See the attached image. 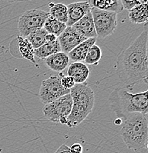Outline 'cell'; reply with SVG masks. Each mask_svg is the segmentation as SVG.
<instances>
[{"mask_svg":"<svg viewBox=\"0 0 148 153\" xmlns=\"http://www.w3.org/2000/svg\"><path fill=\"white\" fill-rule=\"evenodd\" d=\"M128 17L134 24H146L148 22L147 4H138L128 10Z\"/></svg>","mask_w":148,"mask_h":153,"instance_id":"2e32d148","label":"cell"},{"mask_svg":"<svg viewBox=\"0 0 148 153\" xmlns=\"http://www.w3.org/2000/svg\"><path fill=\"white\" fill-rule=\"evenodd\" d=\"M49 16L48 12L39 9L30 10L22 13L18 21V30L20 36L26 38L33 32L43 28Z\"/></svg>","mask_w":148,"mask_h":153,"instance_id":"8992f818","label":"cell"},{"mask_svg":"<svg viewBox=\"0 0 148 153\" xmlns=\"http://www.w3.org/2000/svg\"><path fill=\"white\" fill-rule=\"evenodd\" d=\"M70 152L71 153H83V149L80 143H76L71 145L69 147Z\"/></svg>","mask_w":148,"mask_h":153,"instance_id":"d4e9b609","label":"cell"},{"mask_svg":"<svg viewBox=\"0 0 148 153\" xmlns=\"http://www.w3.org/2000/svg\"><path fill=\"white\" fill-rule=\"evenodd\" d=\"M60 82H61V85H63L64 88L69 89V90L72 88L75 85V82H74L73 78L68 75L62 76L61 79H60Z\"/></svg>","mask_w":148,"mask_h":153,"instance_id":"603a6c76","label":"cell"},{"mask_svg":"<svg viewBox=\"0 0 148 153\" xmlns=\"http://www.w3.org/2000/svg\"><path fill=\"white\" fill-rule=\"evenodd\" d=\"M46 43H54L58 40V38L53 34H50V33H47L46 36Z\"/></svg>","mask_w":148,"mask_h":153,"instance_id":"4316f807","label":"cell"},{"mask_svg":"<svg viewBox=\"0 0 148 153\" xmlns=\"http://www.w3.org/2000/svg\"><path fill=\"white\" fill-rule=\"evenodd\" d=\"M49 16L52 17L60 22L66 24L68 20L67 6L61 3L51 2L49 4Z\"/></svg>","mask_w":148,"mask_h":153,"instance_id":"d6986e66","label":"cell"},{"mask_svg":"<svg viewBox=\"0 0 148 153\" xmlns=\"http://www.w3.org/2000/svg\"><path fill=\"white\" fill-rule=\"evenodd\" d=\"M120 135L128 149L140 151L148 144L147 114H133L123 120Z\"/></svg>","mask_w":148,"mask_h":153,"instance_id":"3957f363","label":"cell"},{"mask_svg":"<svg viewBox=\"0 0 148 153\" xmlns=\"http://www.w3.org/2000/svg\"><path fill=\"white\" fill-rule=\"evenodd\" d=\"M47 32L44 28L36 30L27 36L26 39L30 43L33 49H36L46 44V36Z\"/></svg>","mask_w":148,"mask_h":153,"instance_id":"44dd1931","label":"cell"},{"mask_svg":"<svg viewBox=\"0 0 148 153\" xmlns=\"http://www.w3.org/2000/svg\"><path fill=\"white\" fill-rule=\"evenodd\" d=\"M55 153H71L69 149V146L66 144H62L61 146L55 151Z\"/></svg>","mask_w":148,"mask_h":153,"instance_id":"484cf974","label":"cell"},{"mask_svg":"<svg viewBox=\"0 0 148 153\" xmlns=\"http://www.w3.org/2000/svg\"><path fill=\"white\" fill-rule=\"evenodd\" d=\"M45 63L51 70L56 72H61L66 69V67L69 64V58L67 54L63 52H58L50 55L46 59Z\"/></svg>","mask_w":148,"mask_h":153,"instance_id":"4fadbf2b","label":"cell"},{"mask_svg":"<svg viewBox=\"0 0 148 153\" xmlns=\"http://www.w3.org/2000/svg\"><path fill=\"white\" fill-rule=\"evenodd\" d=\"M147 23L144 24L142 33L117 57V74L128 88L141 82L147 83Z\"/></svg>","mask_w":148,"mask_h":153,"instance_id":"6da1fadb","label":"cell"},{"mask_svg":"<svg viewBox=\"0 0 148 153\" xmlns=\"http://www.w3.org/2000/svg\"><path fill=\"white\" fill-rule=\"evenodd\" d=\"M72 108V99L70 94L44 105L43 114L47 120L55 124H67V118Z\"/></svg>","mask_w":148,"mask_h":153,"instance_id":"5b68a950","label":"cell"},{"mask_svg":"<svg viewBox=\"0 0 148 153\" xmlns=\"http://www.w3.org/2000/svg\"><path fill=\"white\" fill-rule=\"evenodd\" d=\"M97 38H87L86 41L80 43L79 45H77L67 54L69 60H71L74 63V62L84 61L89 49L92 45L95 44Z\"/></svg>","mask_w":148,"mask_h":153,"instance_id":"5bb4252c","label":"cell"},{"mask_svg":"<svg viewBox=\"0 0 148 153\" xmlns=\"http://www.w3.org/2000/svg\"><path fill=\"white\" fill-rule=\"evenodd\" d=\"M123 9L130 10V9L139 4L138 0H120Z\"/></svg>","mask_w":148,"mask_h":153,"instance_id":"cb8c5ba5","label":"cell"},{"mask_svg":"<svg viewBox=\"0 0 148 153\" xmlns=\"http://www.w3.org/2000/svg\"><path fill=\"white\" fill-rule=\"evenodd\" d=\"M4 1H7L9 2H21V1H26L30 0H4Z\"/></svg>","mask_w":148,"mask_h":153,"instance_id":"83f0119b","label":"cell"},{"mask_svg":"<svg viewBox=\"0 0 148 153\" xmlns=\"http://www.w3.org/2000/svg\"><path fill=\"white\" fill-rule=\"evenodd\" d=\"M71 27L86 39L91 38H97L91 11L86 14L82 19H80L78 22L74 24Z\"/></svg>","mask_w":148,"mask_h":153,"instance_id":"8fae6325","label":"cell"},{"mask_svg":"<svg viewBox=\"0 0 148 153\" xmlns=\"http://www.w3.org/2000/svg\"><path fill=\"white\" fill-rule=\"evenodd\" d=\"M102 57V50L99 46L94 44L89 49L86 56L85 57L86 64L97 66Z\"/></svg>","mask_w":148,"mask_h":153,"instance_id":"7402d4cb","label":"cell"},{"mask_svg":"<svg viewBox=\"0 0 148 153\" xmlns=\"http://www.w3.org/2000/svg\"><path fill=\"white\" fill-rule=\"evenodd\" d=\"M67 27L66 24L60 22L52 17L49 16L46 19L43 28L47 32V33L53 34L57 38L59 37L62 33Z\"/></svg>","mask_w":148,"mask_h":153,"instance_id":"ffe728a7","label":"cell"},{"mask_svg":"<svg viewBox=\"0 0 148 153\" xmlns=\"http://www.w3.org/2000/svg\"><path fill=\"white\" fill-rule=\"evenodd\" d=\"M90 70L86 63L82 62H74L69 66L67 70L68 76L73 78L75 84H82L88 79Z\"/></svg>","mask_w":148,"mask_h":153,"instance_id":"7c38bea8","label":"cell"},{"mask_svg":"<svg viewBox=\"0 0 148 153\" xmlns=\"http://www.w3.org/2000/svg\"><path fill=\"white\" fill-rule=\"evenodd\" d=\"M122 120L120 119H116V120L114 121V124H116V125H119V124H122Z\"/></svg>","mask_w":148,"mask_h":153,"instance_id":"f1b7e54d","label":"cell"},{"mask_svg":"<svg viewBox=\"0 0 148 153\" xmlns=\"http://www.w3.org/2000/svg\"><path fill=\"white\" fill-rule=\"evenodd\" d=\"M60 52H61V49H60L59 42L57 40L56 41H55L54 43H51V44L50 43H46L41 47L35 49L34 54L35 56L44 60L50 55Z\"/></svg>","mask_w":148,"mask_h":153,"instance_id":"ac0fdd59","label":"cell"},{"mask_svg":"<svg viewBox=\"0 0 148 153\" xmlns=\"http://www.w3.org/2000/svg\"><path fill=\"white\" fill-rule=\"evenodd\" d=\"M61 76H50L41 82L39 98L44 105L58 100L63 96L70 94V90L63 87L60 82Z\"/></svg>","mask_w":148,"mask_h":153,"instance_id":"ba28073f","label":"cell"},{"mask_svg":"<svg viewBox=\"0 0 148 153\" xmlns=\"http://www.w3.org/2000/svg\"><path fill=\"white\" fill-rule=\"evenodd\" d=\"M97 37L105 38L115 32L117 26V14L114 12L102 10L91 7V9Z\"/></svg>","mask_w":148,"mask_h":153,"instance_id":"52a82bcc","label":"cell"},{"mask_svg":"<svg viewBox=\"0 0 148 153\" xmlns=\"http://www.w3.org/2000/svg\"><path fill=\"white\" fill-rule=\"evenodd\" d=\"M72 99V108L67 118L66 125L75 127L83 122L91 114L94 106V93L88 84H75L70 89Z\"/></svg>","mask_w":148,"mask_h":153,"instance_id":"277c9868","label":"cell"},{"mask_svg":"<svg viewBox=\"0 0 148 153\" xmlns=\"http://www.w3.org/2000/svg\"><path fill=\"white\" fill-rule=\"evenodd\" d=\"M66 6L68 10V20L66 25L67 27L72 26L86 14L90 12L91 9L88 1H77L71 3Z\"/></svg>","mask_w":148,"mask_h":153,"instance_id":"30bf717a","label":"cell"},{"mask_svg":"<svg viewBox=\"0 0 148 153\" xmlns=\"http://www.w3.org/2000/svg\"><path fill=\"white\" fill-rule=\"evenodd\" d=\"M148 92L133 94L128 91L125 86L116 88L109 97L110 108L117 116V119L122 122L128 116L133 114H147L148 112Z\"/></svg>","mask_w":148,"mask_h":153,"instance_id":"7a4b0ae2","label":"cell"},{"mask_svg":"<svg viewBox=\"0 0 148 153\" xmlns=\"http://www.w3.org/2000/svg\"><path fill=\"white\" fill-rule=\"evenodd\" d=\"M86 40V38L79 34L71 27H67L59 37H58L61 52L66 54L69 53L70 51Z\"/></svg>","mask_w":148,"mask_h":153,"instance_id":"9c48e42d","label":"cell"},{"mask_svg":"<svg viewBox=\"0 0 148 153\" xmlns=\"http://www.w3.org/2000/svg\"><path fill=\"white\" fill-rule=\"evenodd\" d=\"M19 45V52L23 58L29 60L36 66V61L35 59V54L33 47L30 44V43L25 38L22 37L21 36H17Z\"/></svg>","mask_w":148,"mask_h":153,"instance_id":"e0dca14e","label":"cell"},{"mask_svg":"<svg viewBox=\"0 0 148 153\" xmlns=\"http://www.w3.org/2000/svg\"><path fill=\"white\" fill-rule=\"evenodd\" d=\"M91 7L119 13L123 10L120 0H88Z\"/></svg>","mask_w":148,"mask_h":153,"instance_id":"9a60e30c","label":"cell"}]
</instances>
